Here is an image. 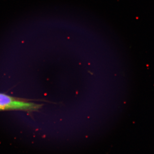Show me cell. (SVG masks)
Returning a JSON list of instances; mask_svg holds the SVG:
<instances>
[{
  "mask_svg": "<svg viewBox=\"0 0 154 154\" xmlns=\"http://www.w3.org/2000/svg\"><path fill=\"white\" fill-rule=\"evenodd\" d=\"M43 105V104L26 102L0 93V110H17L37 111Z\"/></svg>",
  "mask_w": 154,
  "mask_h": 154,
  "instance_id": "6da1fadb",
  "label": "cell"
}]
</instances>
